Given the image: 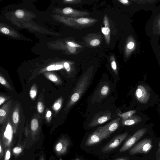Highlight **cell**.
<instances>
[{
    "label": "cell",
    "instance_id": "6da1fadb",
    "mask_svg": "<svg viewBox=\"0 0 160 160\" xmlns=\"http://www.w3.org/2000/svg\"><path fill=\"white\" fill-rule=\"evenodd\" d=\"M90 79L89 75H86L78 82L65 108V111L68 110L79 99L85 91Z\"/></svg>",
    "mask_w": 160,
    "mask_h": 160
},
{
    "label": "cell",
    "instance_id": "7a4b0ae2",
    "mask_svg": "<svg viewBox=\"0 0 160 160\" xmlns=\"http://www.w3.org/2000/svg\"><path fill=\"white\" fill-rule=\"evenodd\" d=\"M13 129L9 116L6 122L3 125L0 131V140L5 150L12 145Z\"/></svg>",
    "mask_w": 160,
    "mask_h": 160
},
{
    "label": "cell",
    "instance_id": "3957f363",
    "mask_svg": "<svg viewBox=\"0 0 160 160\" xmlns=\"http://www.w3.org/2000/svg\"><path fill=\"white\" fill-rule=\"evenodd\" d=\"M152 141L150 139H144L134 145L129 151L131 155L148 153L152 147Z\"/></svg>",
    "mask_w": 160,
    "mask_h": 160
},
{
    "label": "cell",
    "instance_id": "277c9868",
    "mask_svg": "<svg viewBox=\"0 0 160 160\" xmlns=\"http://www.w3.org/2000/svg\"><path fill=\"white\" fill-rule=\"evenodd\" d=\"M147 128H144L139 129L130 137L123 144L119 150L121 152H125L130 148L146 133Z\"/></svg>",
    "mask_w": 160,
    "mask_h": 160
},
{
    "label": "cell",
    "instance_id": "5b68a950",
    "mask_svg": "<svg viewBox=\"0 0 160 160\" xmlns=\"http://www.w3.org/2000/svg\"><path fill=\"white\" fill-rule=\"evenodd\" d=\"M128 135V133L126 132L115 136L102 148V152L104 153L108 152L116 148L120 145Z\"/></svg>",
    "mask_w": 160,
    "mask_h": 160
},
{
    "label": "cell",
    "instance_id": "8992f818",
    "mask_svg": "<svg viewBox=\"0 0 160 160\" xmlns=\"http://www.w3.org/2000/svg\"><path fill=\"white\" fill-rule=\"evenodd\" d=\"M112 117L111 113L110 112H100L94 116L88 126L89 127H93L102 124L111 119Z\"/></svg>",
    "mask_w": 160,
    "mask_h": 160
},
{
    "label": "cell",
    "instance_id": "52a82bcc",
    "mask_svg": "<svg viewBox=\"0 0 160 160\" xmlns=\"http://www.w3.org/2000/svg\"><path fill=\"white\" fill-rule=\"evenodd\" d=\"M108 137L98 128L88 138L85 144L88 146H91L97 144Z\"/></svg>",
    "mask_w": 160,
    "mask_h": 160
},
{
    "label": "cell",
    "instance_id": "ba28073f",
    "mask_svg": "<svg viewBox=\"0 0 160 160\" xmlns=\"http://www.w3.org/2000/svg\"><path fill=\"white\" fill-rule=\"evenodd\" d=\"M70 144L68 139L65 138H61L55 146L54 149L55 153L58 156L65 154L67 152Z\"/></svg>",
    "mask_w": 160,
    "mask_h": 160
},
{
    "label": "cell",
    "instance_id": "9c48e42d",
    "mask_svg": "<svg viewBox=\"0 0 160 160\" xmlns=\"http://www.w3.org/2000/svg\"><path fill=\"white\" fill-rule=\"evenodd\" d=\"M13 100L11 99L5 103L0 109V124L3 125L6 122L11 109Z\"/></svg>",
    "mask_w": 160,
    "mask_h": 160
},
{
    "label": "cell",
    "instance_id": "30bf717a",
    "mask_svg": "<svg viewBox=\"0 0 160 160\" xmlns=\"http://www.w3.org/2000/svg\"><path fill=\"white\" fill-rule=\"evenodd\" d=\"M120 121L119 118H117L105 126L98 128L109 137L118 128L120 125Z\"/></svg>",
    "mask_w": 160,
    "mask_h": 160
},
{
    "label": "cell",
    "instance_id": "8fae6325",
    "mask_svg": "<svg viewBox=\"0 0 160 160\" xmlns=\"http://www.w3.org/2000/svg\"><path fill=\"white\" fill-rule=\"evenodd\" d=\"M20 108L18 104H17L12 110L11 118L10 119L12 125L13 132L16 133L20 122Z\"/></svg>",
    "mask_w": 160,
    "mask_h": 160
},
{
    "label": "cell",
    "instance_id": "7c38bea8",
    "mask_svg": "<svg viewBox=\"0 0 160 160\" xmlns=\"http://www.w3.org/2000/svg\"><path fill=\"white\" fill-rule=\"evenodd\" d=\"M70 19L77 25L78 27H84L89 26L97 21V20L95 19L84 17L72 18Z\"/></svg>",
    "mask_w": 160,
    "mask_h": 160
},
{
    "label": "cell",
    "instance_id": "4fadbf2b",
    "mask_svg": "<svg viewBox=\"0 0 160 160\" xmlns=\"http://www.w3.org/2000/svg\"><path fill=\"white\" fill-rule=\"evenodd\" d=\"M103 23L104 26L101 28V31L104 36L106 43L109 44L110 40V30L109 21L106 15L104 16Z\"/></svg>",
    "mask_w": 160,
    "mask_h": 160
},
{
    "label": "cell",
    "instance_id": "5bb4252c",
    "mask_svg": "<svg viewBox=\"0 0 160 160\" xmlns=\"http://www.w3.org/2000/svg\"><path fill=\"white\" fill-rule=\"evenodd\" d=\"M136 46L135 41L130 36L128 38L125 46L124 53L126 57L128 58L135 49Z\"/></svg>",
    "mask_w": 160,
    "mask_h": 160
},
{
    "label": "cell",
    "instance_id": "9a60e30c",
    "mask_svg": "<svg viewBox=\"0 0 160 160\" xmlns=\"http://www.w3.org/2000/svg\"><path fill=\"white\" fill-rule=\"evenodd\" d=\"M135 94L138 100L142 102L147 101L148 97L147 91L143 86H138L136 91Z\"/></svg>",
    "mask_w": 160,
    "mask_h": 160
},
{
    "label": "cell",
    "instance_id": "2e32d148",
    "mask_svg": "<svg viewBox=\"0 0 160 160\" xmlns=\"http://www.w3.org/2000/svg\"><path fill=\"white\" fill-rule=\"evenodd\" d=\"M142 120L138 116H132L131 118L125 120H122V124L123 126H130L135 125Z\"/></svg>",
    "mask_w": 160,
    "mask_h": 160
},
{
    "label": "cell",
    "instance_id": "e0dca14e",
    "mask_svg": "<svg viewBox=\"0 0 160 160\" xmlns=\"http://www.w3.org/2000/svg\"><path fill=\"white\" fill-rule=\"evenodd\" d=\"M39 127V122L38 119L36 118H34L32 119L30 124L31 134L33 139Z\"/></svg>",
    "mask_w": 160,
    "mask_h": 160
},
{
    "label": "cell",
    "instance_id": "ac0fdd59",
    "mask_svg": "<svg viewBox=\"0 0 160 160\" xmlns=\"http://www.w3.org/2000/svg\"><path fill=\"white\" fill-rule=\"evenodd\" d=\"M45 75L47 78L56 84H60L62 83L60 78L54 74L47 73H45Z\"/></svg>",
    "mask_w": 160,
    "mask_h": 160
},
{
    "label": "cell",
    "instance_id": "d6986e66",
    "mask_svg": "<svg viewBox=\"0 0 160 160\" xmlns=\"http://www.w3.org/2000/svg\"><path fill=\"white\" fill-rule=\"evenodd\" d=\"M110 90V88L107 84H104L101 87L99 90L100 96L102 97H106L108 94Z\"/></svg>",
    "mask_w": 160,
    "mask_h": 160
},
{
    "label": "cell",
    "instance_id": "ffe728a7",
    "mask_svg": "<svg viewBox=\"0 0 160 160\" xmlns=\"http://www.w3.org/2000/svg\"><path fill=\"white\" fill-rule=\"evenodd\" d=\"M135 112L136 110H130L122 113H118V115L120 117L122 120H125L132 117Z\"/></svg>",
    "mask_w": 160,
    "mask_h": 160
},
{
    "label": "cell",
    "instance_id": "44dd1931",
    "mask_svg": "<svg viewBox=\"0 0 160 160\" xmlns=\"http://www.w3.org/2000/svg\"><path fill=\"white\" fill-rule=\"evenodd\" d=\"M63 99L60 98L57 100L52 106V108L56 112H57L61 109L62 103Z\"/></svg>",
    "mask_w": 160,
    "mask_h": 160
},
{
    "label": "cell",
    "instance_id": "7402d4cb",
    "mask_svg": "<svg viewBox=\"0 0 160 160\" xmlns=\"http://www.w3.org/2000/svg\"><path fill=\"white\" fill-rule=\"evenodd\" d=\"M110 61L111 67L114 73L117 75L118 74L117 66L115 59L113 55L111 56Z\"/></svg>",
    "mask_w": 160,
    "mask_h": 160
},
{
    "label": "cell",
    "instance_id": "603a6c76",
    "mask_svg": "<svg viewBox=\"0 0 160 160\" xmlns=\"http://www.w3.org/2000/svg\"><path fill=\"white\" fill-rule=\"evenodd\" d=\"M37 93V89L36 84H34L31 87L29 92V95L31 98L34 100L35 98Z\"/></svg>",
    "mask_w": 160,
    "mask_h": 160
},
{
    "label": "cell",
    "instance_id": "cb8c5ba5",
    "mask_svg": "<svg viewBox=\"0 0 160 160\" xmlns=\"http://www.w3.org/2000/svg\"><path fill=\"white\" fill-rule=\"evenodd\" d=\"M88 43L90 46L94 47L99 45L101 43V41L98 38H94L91 39Z\"/></svg>",
    "mask_w": 160,
    "mask_h": 160
},
{
    "label": "cell",
    "instance_id": "d4e9b609",
    "mask_svg": "<svg viewBox=\"0 0 160 160\" xmlns=\"http://www.w3.org/2000/svg\"><path fill=\"white\" fill-rule=\"evenodd\" d=\"M0 82L2 84L4 85L8 89L12 90V89L10 85L6 79L1 75L0 76Z\"/></svg>",
    "mask_w": 160,
    "mask_h": 160
},
{
    "label": "cell",
    "instance_id": "484cf974",
    "mask_svg": "<svg viewBox=\"0 0 160 160\" xmlns=\"http://www.w3.org/2000/svg\"><path fill=\"white\" fill-rule=\"evenodd\" d=\"M22 148L20 146H17L12 149L13 153L15 155H18L22 152Z\"/></svg>",
    "mask_w": 160,
    "mask_h": 160
},
{
    "label": "cell",
    "instance_id": "4316f807",
    "mask_svg": "<svg viewBox=\"0 0 160 160\" xmlns=\"http://www.w3.org/2000/svg\"><path fill=\"white\" fill-rule=\"evenodd\" d=\"M37 110L40 113H42L44 110V106L41 102H38L37 104Z\"/></svg>",
    "mask_w": 160,
    "mask_h": 160
},
{
    "label": "cell",
    "instance_id": "83f0119b",
    "mask_svg": "<svg viewBox=\"0 0 160 160\" xmlns=\"http://www.w3.org/2000/svg\"><path fill=\"white\" fill-rule=\"evenodd\" d=\"M52 112L50 110L47 109L46 110L45 118L48 122H49L51 120Z\"/></svg>",
    "mask_w": 160,
    "mask_h": 160
},
{
    "label": "cell",
    "instance_id": "f1b7e54d",
    "mask_svg": "<svg viewBox=\"0 0 160 160\" xmlns=\"http://www.w3.org/2000/svg\"><path fill=\"white\" fill-rule=\"evenodd\" d=\"M11 155L10 148H8L5 150L4 160H9L11 157Z\"/></svg>",
    "mask_w": 160,
    "mask_h": 160
},
{
    "label": "cell",
    "instance_id": "f546056e",
    "mask_svg": "<svg viewBox=\"0 0 160 160\" xmlns=\"http://www.w3.org/2000/svg\"><path fill=\"white\" fill-rule=\"evenodd\" d=\"M66 43L67 45L72 47L78 48H81L82 46L80 45L77 43H75L74 42H67Z\"/></svg>",
    "mask_w": 160,
    "mask_h": 160
},
{
    "label": "cell",
    "instance_id": "4dcf8cb0",
    "mask_svg": "<svg viewBox=\"0 0 160 160\" xmlns=\"http://www.w3.org/2000/svg\"><path fill=\"white\" fill-rule=\"evenodd\" d=\"M15 14L17 17L20 18L23 17L24 13L22 10L18 9L16 11Z\"/></svg>",
    "mask_w": 160,
    "mask_h": 160
},
{
    "label": "cell",
    "instance_id": "1f68e13d",
    "mask_svg": "<svg viewBox=\"0 0 160 160\" xmlns=\"http://www.w3.org/2000/svg\"><path fill=\"white\" fill-rule=\"evenodd\" d=\"M9 98L7 96H5L2 94H1L0 96V105H1L5 102Z\"/></svg>",
    "mask_w": 160,
    "mask_h": 160
},
{
    "label": "cell",
    "instance_id": "d6a6232c",
    "mask_svg": "<svg viewBox=\"0 0 160 160\" xmlns=\"http://www.w3.org/2000/svg\"><path fill=\"white\" fill-rule=\"evenodd\" d=\"M3 148L4 147L1 141L0 140V159L1 160L2 159L3 156Z\"/></svg>",
    "mask_w": 160,
    "mask_h": 160
},
{
    "label": "cell",
    "instance_id": "836d02e7",
    "mask_svg": "<svg viewBox=\"0 0 160 160\" xmlns=\"http://www.w3.org/2000/svg\"><path fill=\"white\" fill-rule=\"evenodd\" d=\"M64 66L66 71L69 72L71 70V67L70 64L68 62H65L64 63Z\"/></svg>",
    "mask_w": 160,
    "mask_h": 160
},
{
    "label": "cell",
    "instance_id": "e575fe53",
    "mask_svg": "<svg viewBox=\"0 0 160 160\" xmlns=\"http://www.w3.org/2000/svg\"><path fill=\"white\" fill-rule=\"evenodd\" d=\"M55 65H51L48 66L46 68V70L48 71H51L56 70V67Z\"/></svg>",
    "mask_w": 160,
    "mask_h": 160
},
{
    "label": "cell",
    "instance_id": "d590c367",
    "mask_svg": "<svg viewBox=\"0 0 160 160\" xmlns=\"http://www.w3.org/2000/svg\"><path fill=\"white\" fill-rule=\"evenodd\" d=\"M67 47L68 50L72 53H74L75 52L76 50V48L73 47H70L67 45Z\"/></svg>",
    "mask_w": 160,
    "mask_h": 160
},
{
    "label": "cell",
    "instance_id": "8d00e7d4",
    "mask_svg": "<svg viewBox=\"0 0 160 160\" xmlns=\"http://www.w3.org/2000/svg\"><path fill=\"white\" fill-rule=\"evenodd\" d=\"M118 1L121 3L125 5H128L129 3V1L127 0H118Z\"/></svg>",
    "mask_w": 160,
    "mask_h": 160
},
{
    "label": "cell",
    "instance_id": "74e56055",
    "mask_svg": "<svg viewBox=\"0 0 160 160\" xmlns=\"http://www.w3.org/2000/svg\"><path fill=\"white\" fill-rule=\"evenodd\" d=\"M1 31L2 32L5 34H8L9 33V30L6 28H3L1 29Z\"/></svg>",
    "mask_w": 160,
    "mask_h": 160
},
{
    "label": "cell",
    "instance_id": "f35d334b",
    "mask_svg": "<svg viewBox=\"0 0 160 160\" xmlns=\"http://www.w3.org/2000/svg\"><path fill=\"white\" fill-rule=\"evenodd\" d=\"M65 1L69 2L76 3H80L81 2V1L80 0H66Z\"/></svg>",
    "mask_w": 160,
    "mask_h": 160
},
{
    "label": "cell",
    "instance_id": "ab89813d",
    "mask_svg": "<svg viewBox=\"0 0 160 160\" xmlns=\"http://www.w3.org/2000/svg\"><path fill=\"white\" fill-rule=\"evenodd\" d=\"M158 147L159 148L157 152L158 154L157 155H158V158H158L157 160H160V140L158 144Z\"/></svg>",
    "mask_w": 160,
    "mask_h": 160
},
{
    "label": "cell",
    "instance_id": "60d3db41",
    "mask_svg": "<svg viewBox=\"0 0 160 160\" xmlns=\"http://www.w3.org/2000/svg\"><path fill=\"white\" fill-rule=\"evenodd\" d=\"M56 70L60 69L63 68V66L62 65H58L55 66Z\"/></svg>",
    "mask_w": 160,
    "mask_h": 160
},
{
    "label": "cell",
    "instance_id": "b9f144b4",
    "mask_svg": "<svg viewBox=\"0 0 160 160\" xmlns=\"http://www.w3.org/2000/svg\"><path fill=\"white\" fill-rule=\"evenodd\" d=\"M114 160H129V159L127 158H120Z\"/></svg>",
    "mask_w": 160,
    "mask_h": 160
},
{
    "label": "cell",
    "instance_id": "7bdbcfd3",
    "mask_svg": "<svg viewBox=\"0 0 160 160\" xmlns=\"http://www.w3.org/2000/svg\"><path fill=\"white\" fill-rule=\"evenodd\" d=\"M38 160H45L44 156H41Z\"/></svg>",
    "mask_w": 160,
    "mask_h": 160
},
{
    "label": "cell",
    "instance_id": "ee69618b",
    "mask_svg": "<svg viewBox=\"0 0 160 160\" xmlns=\"http://www.w3.org/2000/svg\"><path fill=\"white\" fill-rule=\"evenodd\" d=\"M158 24L159 25V26L160 27V19H159V21H158Z\"/></svg>",
    "mask_w": 160,
    "mask_h": 160
},
{
    "label": "cell",
    "instance_id": "f6af8a7d",
    "mask_svg": "<svg viewBox=\"0 0 160 160\" xmlns=\"http://www.w3.org/2000/svg\"><path fill=\"white\" fill-rule=\"evenodd\" d=\"M76 160H79V159H77Z\"/></svg>",
    "mask_w": 160,
    "mask_h": 160
}]
</instances>
